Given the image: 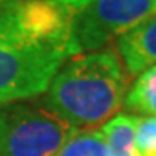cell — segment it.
I'll list each match as a JSON object with an SVG mask.
<instances>
[{"label":"cell","mask_w":156,"mask_h":156,"mask_svg":"<svg viewBox=\"0 0 156 156\" xmlns=\"http://www.w3.org/2000/svg\"><path fill=\"white\" fill-rule=\"evenodd\" d=\"M85 0L0 4V108L45 94L71 59L69 26Z\"/></svg>","instance_id":"cell-1"},{"label":"cell","mask_w":156,"mask_h":156,"mask_svg":"<svg viewBox=\"0 0 156 156\" xmlns=\"http://www.w3.org/2000/svg\"><path fill=\"white\" fill-rule=\"evenodd\" d=\"M127 76L113 49L68 59L45 92L44 108L75 128L106 123L123 106Z\"/></svg>","instance_id":"cell-2"},{"label":"cell","mask_w":156,"mask_h":156,"mask_svg":"<svg viewBox=\"0 0 156 156\" xmlns=\"http://www.w3.org/2000/svg\"><path fill=\"white\" fill-rule=\"evenodd\" d=\"M76 132L45 108L26 102L0 108V156H56Z\"/></svg>","instance_id":"cell-3"},{"label":"cell","mask_w":156,"mask_h":156,"mask_svg":"<svg viewBox=\"0 0 156 156\" xmlns=\"http://www.w3.org/2000/svg\"><path fill=\"white\" fill-rule=\"evenodd\" d=\"M156 12V0H85L69 26L71 56L104 49Z\"/></svg>","instance_id":"cell-4"},{"label":"cell","mask_w":156,"mask_h":156,"mask_svg":"<svg viewBox=\"0 0 156 156\" xmlns=\"http://www.w3.org/2000/svg\"><path fill=\"white\" fill-rule=\"evenodd\" d=\"M118 56L128 76L156 64V12L118 38Z\"/></svg>","instance_id":"cell-5"},{"label":"cell","mask_w":156,"mask_h":156,"mask_svg":"<svg viewBox=\"0 0 156 156\" xmlns=\"http://www.w3.org/2000/svg\"><path fill=\"white\" fill-rule=\"evenodd\" d=\"M137 118L134 115H118L109 118L101 128L111 156H140L135 147Z\"/></svg>","instance_id":"cell-6"},{"label":"cell","mask_w":156,"mask_h":156,"mask_svg":"<svg viewBox=\"0 0 156 156\" xmlns=\"http://www.w3.org/2000/svg\"><path fill=\"white\" fill-rule=\"evenodd\" d=\"M123 106L144 116H156V64L137 75L125 94Z\"/></svg>","instance_id":"cell-7"},{"label":"cell","mask_w":156,"mask_h":156,"mask_svg":"<svg viewBox=\"0 0 156 156\" xmlns=\"http://www.w3.org/2000/svg\"><path fill=\"white\" fill-rule=\"evenodd\" d=\"M56 156H111V153L99 128L85 132L78 130Z\"/></svg>","instance_id":"cell-8"},{"label":"cell","mask_w":156,"mask_h":156,"mask_svg":"<svg viewBox=\"0 0 156 156\" xmlns=\"http://www.w3.org/2000/svg\"><path fill=\"white\" fill-rule=\"evenodd\" d=\"M135 147L140 156H156V116L137 118Z\"/></svg>","instance_id":"cell-9"},{"label":"cell","mask_w":156,"mask_h":156,"mask_svg":"<svg viewBox=\"0 0 156 156\" xmlns=\"http://www.w3.org/2000/svg\"><path fill=\"white\" fill-rule=\"evenodd\" d=\"M4 2H7V0H0V4H4Z\"/></svg>","instance_id":"cell-10"}]
</instances>
